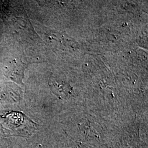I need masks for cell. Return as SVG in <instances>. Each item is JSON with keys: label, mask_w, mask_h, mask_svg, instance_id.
I'll list each match as a JSON object with an SVG mask.
<instances>
[{"label": "cell", "mask_w": 148, "mask_h": 148, "mask_svg": "<svg viewBox=\"0 0 148 148\" xmlns=\"http://www.w3.org/2000/svg\"><path fill=\"white\" fill-rule=\"evenodd\" d=\"M5 136L29 137L35 131V123L21 112L12 111L2 117Z\"/></svg>", "instance_id": "1"}, {"label": "cell", "mask_w": 148, "mask_h": 148, "mask_svg": "<svg viewBox=\"0 0 148 148\" xmlns=\"http://www.w3.org/2000/svg\"><path fill=\"white\" fill-rule=\"evenodd\" d=\"M24 64L21 60L13 59L5 68V76L17 84H21Z\"/></svg>", "instance_id": "2"}]
</instances>
